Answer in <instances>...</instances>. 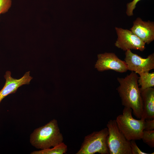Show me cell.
I'll return each instance as SVG.
<instances>
[{"label": "cell", "mask_w": 154, "mask_h": 154, "mask_svg": "<svg viewBox=\"0 0 154 154\" xmlns=\"http://www.w3.org/2000/svg\"><path fill=\"white\" fill-rule=\"evenodd\" d=\"M137 73L133 72L124 78H117L119 84L117 90L124 107L132 109L134 115L137 119L142 117L143 106Z\"/></svg>", "instance_id": "cell-1"}, {"label": "cell", "mask_w": 154, "mask_h": 154, "mask_svg": "<svg viewBox=\"0 0 154 154\" xmlns=\"http://www.w3.org/2000/svg\"><path fill=\"white\" fill-rule=\"evenodd\" d=\"M140 90L143 106L141 118L154 119V88L151 87Z\"/></svg>", "instance_id": "cell-11"}, {"label": "cell", "mask_w": 154, "mask_h": 154, "mask_svg": "<svg viewBox=\"0 0 154 154\" xmlns=\"http://www.w3.org/2000/svg\"><path fill=\"white\" fill-rule=\"evenodd\" d=\"M139 75L138 80L140 90H144L154 86V72H145L138 74Z\"/></svg>", "instance_id": "cell-12"}, {"label": "cell", "mask_w": 154, "mask_h": 154, "mask_svg": "<svg viewBox=\"0 0 154 154\" xmlns=\"http://www.w3.org/2000/svg\"><path fill=\"white\" fill-rule=\"evenodd\" d=\"M67 146L63 142L53 147L52 148L42 149L39 151H34L31 154H63L66 153L67 151Z\"/></svg>", "instance_id": "cell-13"}, {"label": "cell", "mask_w": 154, "mask_h": 154, "mask_svg": "<svg viewBox=\"0 0 154 154\" xmlns=\"http://www.w3.org/2000/svg\"><path fill=\"white\" fill-rule=\"evenodd\" d=\"M108 133V129L106 127L86 135L76 154H109L107 142Z\"/></svg>", "instance_id": "cell-4"}, {"label": "cell", "mask_w": 154, "mask_h": 154, "mask_svg": "<svg viewBox=\"0 0 154 154\" xmlns=\"http://www.w3.org/2000/svg\"><path fill=\"white\" fill-rule=\"evenodd\" d=\"M63 141V136L55 119L35 129L31 134L30 138L31 145L41 150L54 147Z\"/></svg>", "instance_id": "cell-2"}, {"label": "cell", "mask_w": 154, "mask_h": 154, "mask_svg": "<svg viewBox=\"0 0 154 154\" xmlns=\"http://www.w3.org/2000/svg\"><path fill=\"white\" fill-rule=\"evenodd\" d=\"M125 61L128 70L137 74L149 72L154 68V54L149 55L147 58H143L128 50L125 52Z\"/></svg>", "instance_id": "cell-6"}, {"label": "cell", "mask_w": 154, "mask_h": 154, "mask_svg": "<svg viewBox=\"0 0 154 154\" xmlns=\"http://www.w3.org/2000/svg\"><path fill=\"white\" fill-rule=\"evenodd\" d=\"M132 112L131 109L124 107L122 114L118 116L115 120L118 128L128 140H141L145 119H135L132 117Z\"/></svg>", "instance_id": "cell-3"}, {"label": "cell", "mask_w": 154, "mask_h": 154, "mask_svg": "<svg viewBox=\"0 0 154 154\" xmlns=\"http://www.w3.org/2000/svg\"><path fill=\"white\" fill-rule=\"evenodd\" d=\"M5 80V85L0 90V103L6 97L15 93L19 88L23 85L29 84L33 78L30 75V72H26L21 78L17 79L12 77L11 72L7 71L4 76Z\"/></svg>", "instance_id": "cell-9"}, {"label": "cell", "mask_w": 154, "mask_h": 154, "mask_svg": "<svg viewBox=\"0 0 154 154\" xmlns=\"http://www.w3.org/2000/svg\"><path fill=\"white\" fill-rule=\"evenodd\" d=\"M140 0H133L132 2L128 3L127 5L126 13L128 16L133 15V11L136 7L137 3Z\"/></svg>", "instance_id": "cell-17"}, {"label": "cell", "mask_w": 154, "mask_h": 154, "mask_svg": "<svg viewBox=\"0 0 154 154\" xmlns=\"http://www.w3.org/2000/svg\"><path fill=\"white\" fill-rule=\"evenodd\" d=\"M131 31L145 44L154 40V24L153 22L144 21L138 18L134 22Z\"/></svg>", "instance_id": "cell-10"}, {"label": "cell", "mask_w": 154, "mask_h": 154, "mask_svg": "<svg viewBox=\"0 0 154 154\" xmlns=\"http://www.w3.org/2000/svg\"><path fill=\"white\" fill-rule=\"evenodd\" d=\"M98 58L95 66L98 71L112 70L122 73L128 70L125 61L119 58L114 53L105 52L99 54Z\"/></svg>", "instance_id": "cell-8"}, {"label": "cell", "mask_w": 154, "mask_h": 154, "mask_svg": "<svg viewBox=\"0 0 154 154\" xmlns=\"http://www.w3.org/2000/svg\"><path fill=\"white\" fill-rule=\"evenodd\" d=\"M143 142L149 147H154V130H143L141 138Z\"/></svg>", "instance_id": "cell-14"}, {"label": "cell", "mask_w": 154, "mask_h": 154, "mask_svg": "<svg viewBox=\"0 0 154 154\" xmlns=\"http://www.w3.org/2000/svg\"><path fill=\"white\" fill-rule=\"evenodd\" d=\"M130 145L132 154H148L142 151L137 146L134 140L130 141Z\"/></svg>", "instance_id": "cell-16"}, {"label": "cell", "mask_w": 154, "mask_h": 154, "mask_svg": "<svg viewBox=\"0 0 154 154\" xmlns=\"http://www.w3.org/2000/svg\"><path fill=\"white\" fill-rule=\"evenodd\" d=\"M108 130L107 144L110 154H132L130 141L118 128L115 120H110L107 124Z\"/></svg>", "instance_id": "cell-5"}, {"label": "cell", "mask_w": 154, "mask_h": 154, "mask_svg": "<svg viewBox=\"0 0 154 154\" xmlns=\"http://www.w3.org/2000/svg\"><path fill=\"white\" fill-rule=\"evenodd\" d=\"M11 5V0H0V15L7 12Z\"/></svg>", "instance_id": "cell-15"}, {"label": "cell", "mask_w": 154, "mask_h": 154, "mask_svg": "<svg viewBox=\"0 0 154 154\" xmlns=\"http://www.w3.org/2000/svg\"><path fill=\"white\" fill-rule=\"evenodd\" d=\"M118 38L115 43L117 47L126 51L133 49L143 51L145 43L131 31L116 27Z\"/></svg>", "instance_id": "cell-7"}, {"label": "cell", "mask_w": 154, "mask_h": 154, "mask_svg": "<svg viewBox=\"0 0 154 154\" xmlns=\"http://www.w3.org/2000/svg\"><path fill=\"white\" fill-rule=\"evenodd\" d=\"M144 130H154V119H145Z\"/></svg>", "instance_id": "cell-18"}]
</instances>
